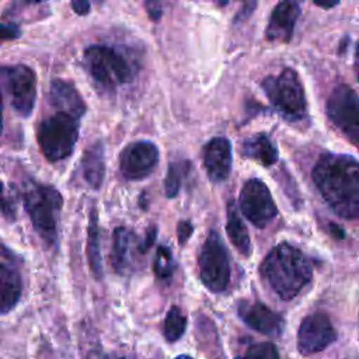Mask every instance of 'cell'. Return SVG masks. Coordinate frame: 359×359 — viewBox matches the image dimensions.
<instances>
[{"instance_id": "obj_1", "label": "cell", "mask_w": 359, "mask_h": 359, "mask_svg": "<svg viewBox=\"0 0 359 359\" xmlns=\"http://www.w3.org/2000/svg\"><path fill=\"white\" fill-rule=\"evenodd\" d=\"M314 185L328 206L342 219L359 216V163L349 154L325 153L311 172Z\"/></svg>"}, {"instance_id": "obj_2", "label": "cell", "mask_w": 359, "mask_h": 359, "mask_svg": "<svg viewBox=\"0 0 359 359\" xmlns=\"http://www.w3.org/2000/svg\"><path fill=\"white\" fill-rule=\"evenodd\" d=\"M259 273L283 300L296 297L313 278L307 257L289 243L276 244L259 265Z\"/></svg>"}, {"instance_id": "obj_3", "label": "cell", "mask_w": 359, "mask_h": 359, "mask_svg": "<svg viewBox=\"0 0 359 359\" xmlns=\"http://www.w3.org/2000/svg\"><path fill=\"white\" fill-rule=\"evenodd\" d=\"M22 202L38 236L48 245H56L59 237V217L63 206L60 192L52 185L25 180Z\"/></svg>"}, {"instance_id": "obj_4", "label": "cell", "mask_w": 359, "mask_h": 359, "mask_svg": "<svg viewBox=\"0 0 359 359\" xmlns=\"http://www.w3.org/2000/svg\"><path fill=\"white\" fill-rule=\"evenodd\" d=\"M261 87L283 119L300 122L307 118L304 88L296 70L286 67L278 76H268L262 80Z\"/></svg>"}, {"instance_id": "obj_5", "label": "cell", "mask_w": 359, "mask_h": 359, "mask_svg": "<svg viewBox=\"0 0 359 359\" xmlns=\"http://www.w3.org/2000/svg\"><path fill=\"white\" fill-rule=\"evenodd\" d=\"M79 132L80 118L56 109L38 126L36 139L42 154L52 163L69 157L77 143Z\"/></svg>"}, {"instance_id": "obj_6", "label": "cell", "mask_w": 359, "mask_h": 359, "mask_svg": "<svg viewBox=\"0 0 359 359\" xmlns=\"http://www.w3.org/2000/svg\"><path fill=\"white\" fill-rule=\"evenodd\" d=\"M84 66L102 90L112 91L133 79V67L116 49L107 45H91L84 50Z\"/></svg>"}, {"instance_id": "obj_7", "label": "cell", "mask_w": 359, "mask_h": 359, "mask_svg": "<svg viewBox=\"0 0 359 359\" xmlns=\"http://www.w3.org/2000/svg\"><path fill=\"white\" fill-rule=\"evenodd\" d=\"M199 273L203 286L212 293L227 289L230 282V259L219 233L210 230L199 254Z\"/></svg>"}, {"instance_id": "obj_8", "label": "cell", "mask_w": 359, "mask_h": 359, "mask_svg": "<svg viewBox=\"0 0 359 359\" xmlns=\"http://www.w3.org/2000/svg\"><path fill=\"white\" fill-rule=\"evenodd\" d=\"M0 87L21 116H29L36 100V74L27 65H0Z\"/></svg>"}, {"instance_id": "obj_9", "label": "cell", "mask_w": 359, "mask_h": 359, "mask_svg": "<svg viewBox=\"0 0 359 359\" xmlns=\"http://www.w3.org/2000/svg\"><path fill=\"white\" fill-rule=\"evenodd\" d=\"M325 112L328 119L356 146L359 143V100L356 91L348 84L335 87L327 100Z\"/></svg>"}, {"instance_id": "obj_10", "label": "cell", "mask_w": 359, "mask_h": 359, "mask_svg": "<svg viewBox=\"0 0 359 359\" xmlns=\"http://www.w3.org/2000/svg\"><path fill=\"white\" fill-rule=\"evenodd\" d=\"M240 210L255 227H265L278 215L276 203L266 184L259 178L248 180L240 192Z\"/></svg>"}, {"instance_id": "obj_11", "label": "cell", "mask_w": 359, "mask_h": 359, "mask_svg": "<svg viewBox=\"0 0 359 359\" xmlns=\"http://www.w3.org/2000/svg\"><path fill=\"white\" fill-rule=\"evenodd\" d=\"M337 341V331L325 313L306 316L297 331V349L302 355H313L324 351Z\"/></svg>"}, {"instance_id": "obj_12", "label": "cell", "mask_w": 359, "mask_h": 359, "mask_svg": "<svg viewBox=\"0 0 359 359\" xmlns=\"http://www.w3.org/2000/svg\"><path fill=\"white\" fill-rule=\"evenodd\" d=\"M158 163V147L150 140L129 143L119 156V170L129 181L149 177Z\"/></svg>"}, {"instance_id": "obj_13", "label": "cell", "mask_w": 359, "mask_h": 359, "mask_svg": "<svg viewBox=\"0 0 359 359\" xmlns=\"http://www.w3.org/2000/svg\"><path fill=\"white\" fill-rule=\"evenodd\" d=\"M237 314L244 324L266 337H279L283 332V317L261 302H240Z\"/></svg>"}, {"instance_id": "obj_14", "label": "cell", "mask_w": 359, "mask_h": 359, "mask_svg": "<svg viewBox=\"0 0 359 359\" xmlns=\"http://www.w3.org/2000/svg\"><path fill=\"white\" fill-rule=\"evenodd\" d=\"M233 154L229 139L217 136L210 139L203 147V167L209 180L215 184L229 178L231 171Z\"/></svg>"}, {"instance_id": "obj_15", "label": "cell", "mask_w": 359, "mask_h": 359, "mask_svg": "<svg viewBox=\"0 0 359 359\" xmlns=\"http://www.w3.org/2000/svg\"><path fill=\"white\" fill-rule=\"evenodd\" d=\"M300 15V7L297 1L280 0L273 7L266 29L265 38L271 42H290L297 18Z\"/></svg>"}, {"instance_id": "obj_16", "label": "cell", "mask_w": 359, "mask_h": 359, "mask_svg": "<svg viewBox=\"0 0 359 359\" xmlns=\"http://www.w3.org/2000/svg\"><path fill=\"white\" fill-rule=\"evenodd\" d=\"M50 105L57 111H65L77 118H81L86 112V102L81 98L77 88L66 80L55 79L49 88Z\"/></svg>"}, {"instance_id": "obj_17", "label": "cell", "mask_w": 359, "mask_h": 359, "mask_svg": "<svg viewBox=\"0 0 359 359\" xmlns=\"http://www.w3.org/2000/svg\"><path fill=\"white\" fill-rule=\"evenodd\" d=\"M83 177L88 187L100 189L105 178V147L101 140L90 144L81 158Z\"/></svg>"}, {"instance_id": "obj_18", "label": "cell", "mask_w": 359, "mask_h": 359, "mask_svg": "<svg viewBox=\"0 0 359 359\" xmlns=\"http://www.w3.org/2000/svg\"><path fill=\"white\" fill-rule=\"evenodd\" d=\"M22 280L17 269L0 262V314L11 311L21 299Z\"/></svg>"}, {"instance_id": "obj_19", "label": "cell", "mask_w": 359, "mask_h": 359, "mask_svg": "<svg viewBox=\"0 0 359 359\" xmlns=\"http://www.w3.org/2000/svg\"><path fill=\"white\" fill-rule=\"evenodd\" d=\"M241 154L269 167L279 160V150L266 133H257L245 139L241 144Z\"/></svg>"}, {"instance_id": "obj_20", "label": "cell", "mask_w": 359, "mask_h": 359, "mask_svg": "<svg viewBox=\"0 0 359 359\" xmlns=\"http://www.w3.org/2000/svg\"><path fill=\"white\" fill-rule=\"evenodd\" d=\"M226 231L231 241V244L237 248V251L244 255H251V240L248 236V230L244 222L240 217L238 209L233 201L227 203V220H226Z\"/></svg>"}, {"instance_id": "obj_21", "label": "cell", "mask_w": 359, "mask_h": 359, "mask_svg": "<svg viewBox=\"0 0 359 359\" xmlns=\"http://www.w3.org/2000/svg\"><path fill=\"white\" fill-rule=\"evenodd\" d=\"M133 241V233L125 227L119 226L114 230V243H112V252H111V264L119 275H123L129 271V251Z\"/></svg>"}, {"instance_id": "obj_22", "label": "cell", "mask_w": 359, "mask_h": 359, "mask_svg": "<svg viewBox=\"0 0 359 359\" xmlns=\"http://www.w3.org/2000/svg\"><path fill=\"white\" fill-rule=\"evenodd\" d=\"M101 244H100V227H98V216L95 208L90 212L88 220V236H87V257L88 265L93 275L97 279L102 276V258H101Z\"/></svg>"}, {"instance_id": "obj_23", "label": "cell", "mask_w": 359, "mask_h": 359, "mask_svg": "<svg viewBox=\"0 0 359 359\" xmlns=\"http://www.w3.org/2000/svg\"><path fill=\"white\" fill-rule=\"evenodd\" d=\"M188 168L189 163L185 160L170 163L164 178V194L167 198H175L178 195L182 178L187 174Z\"/></svg>"}, {"instance_id": "obj_24", "label": "cell", "mask_w": 359, "mask_h": 359, "mask_svg": "<svg viewBox=\"0 0 359 359\" xmlns=\"http://www.w3.org/2000/svg\"><path fill=\"white\" fill-rule=\"evenodd\" d=\"M187 328V318L177 306L170 307L164 320V337L168 342L178 341Z\"/></svg>"}, {"instance_id": "obj_25", "label": "cell", "mask_w": 359, "mask_h": 359, "mask_svg": "<svg viewBox=\"0 0 359 359\" xmlns=\"http://www.w3.org/2000/svg\"><path fill=\"white\" fill-rule=\"evenodd\" d=\"M153 271L158 279H163V280L171 279V276L175 271V261H174L172 251L170 247H167V245L157 247L156 258L153 262Z\"/></svg>"}, {"instance_id": "obj_26", "label": "cell", "mask_w": 359, "mask_h": 359, "mask_svg": "<svg viewBox=\"0 0 359 359\" xmlns=\"http://www.w3.org/2000/svg\"><path fill=\"white\" fill-rule=\"evenodd\" d=\"M244 356L247 358H262V359H276L279 358V352L276 346L271 342H259L255 345H251Z\"/></svg>"}, {"instance_id": "obj_27", "label": "cell", "mask_w": 359, "mask_h": 359, "mask_svg": "<svg viewBox=\"0 0 359 359\" xmlns=\"http://www.w3.org/2000/svg\"><path fill=\"white\" fill-rule=\"evenodd\" d=\"M0 212L8 220H14V217H15L14 202L4 194V185L1 181H0Z\"/></svg>"}, {"instance_id": "obj_28", "label": "cell", "mask_w": 359, "mask_h": 359, "mask_svg": "<svg viewBox=\"0 0 359 359\" xmlns=\"http://www.w3.org/2000/svg\"><path fill=\"white\" fill-rule=\"evenodd\" d=\"M21 35V29L17 24L0 22V42L17 39Z\"/></svg>"}, {"instance_id": "obj_29", "label": "cell", "mask_w": 359, "mask_h": 359, "mask_svg": "<svg viewBox=\"0 0 359 359\" xmlns=\"http://www.w3.org/2000/svg\"><path fill=\"white\" fill-rule=\"evenodd\" d=\"M240 1H241V7L234 15V22H241L247 20L252 14L257 6V0H240Z\"/></svg>"}, {"instance_id": "obj_30", "label": "cell", "mask_w": 359, "mask_h": 359, "mask_svg": "<svg viewBox=\"0 0 359 359\" xmlns=\"http://www.w3.org/2000/svg\"><path fill=\"white\" fill-rule=\"evenodd\" d=\"M144 8L151 21H154V22L160 21V18L163 15L161 0H144Z\"/></svg>"}, {"instance_id": "obj_31", "label": "cell", "mask_w": 359, "mask_h": 359, "mask_svg": "<svg viewBox=\"0 0 359 359\" xmlns=\"http://www.w3.org/2000/svg\"><path fill=\"white\" fill-rule=\"evenodd\" d=\"M194 233V226L189 220H181L177 226V237H178V243L181 245H185L187 241L189 240V237Z\"/></svg>"}, {"instance_id": "obj_32", "label": "cell", "mask_w": 359, "mask_h": 359, "mask_svg": "<svg viewBox=\"0 0 359 359\" xmlns=\"http://www.w3.org/2000/svg\"><path fill=\"white\" fill-rule=\"evenodd\" d=\"M156 236H157V227L156 226H150L144 234V238L139 243V251L142 254H144L146 251H149V248L154 244L156 241Z\"/></svg>"}, {"instance_id": "obj_33", "label": "cell", "mask_w": 359, "mask_h": 359, "mask_svg": "<svg viewBox=\"0 0 359 359\" xmlns=\"http://www.w3.org/2000/svg\"><path fill=\"white\" fill-rule=\"evenodd\" d=\"M70 3H72L73 11L79 15H87L91 10L90 0H70Z\"/></svg>"}, {"instance_id": "obj_34", "label": "cell", "mask_w": 359, "mask_h": 359, "mask_svg": "<svg viewBox=\"0 0 359 359\" xmlns=\"http://www.w3.org/2000/svg\"><path fill=\"white\" fill-rule=\"evenodd\" d=\"M341 0H313V3L321 8H334Z\"/></svg>"}, {"instance_id": "obj_35", "label": "cell", "mask_w": 359, "mask_h": 359, "mask_svg": "<svg viewBox=\"0 0 359 359\" xmlns=\"http://www.w3.org/2000/svg\"><path fill=\"white\" fill-rule=\"evenodd\" d=\"M330 231H331V234H332L334 237H337L338 240H342V238L345 237V231H344L339 226H337L335 223H330Z\"/></svg>"}, {"instance_id": "obj_36", "label": "cell", "mask_w": 359, "mask_h": 359, "mask_svg": "<svg viewBox=\"0 0 359 359\" xmlns=\"http://www.w3.org/2000/svg\"><path fill=\"white\" fill-rule=\"evenodd\" d=\"M3 132V97H1V91H0V135Z\"/></svg>"}, {"instance_id": "obj_37", "label": "cell", "mask_w": 359, "mask_h": 359, "mask_svg": "<svg viewBox=\"0 0 359 359\" xmlns=\"http://www.w3.org/2000/svg\"><path fill=\"white\" fill-rule=\"evenodd\" d=\"M27 1H29V3H38V1H41V0H27Z\"/></svg>"}, {"instance_id": "obj_38", "label": "cell", "mask_w": 359, "mask_h": 359, "mask_svg": "<svg viewBox=\"0 0 359 359\" xmlns=\"http://www.w3.org/2000/svg\"><path fill=\"white\" fill-rule=\"evenodd\" d=\"M296 1H302V0H296Z\"/></svg>"}]
</instances>
